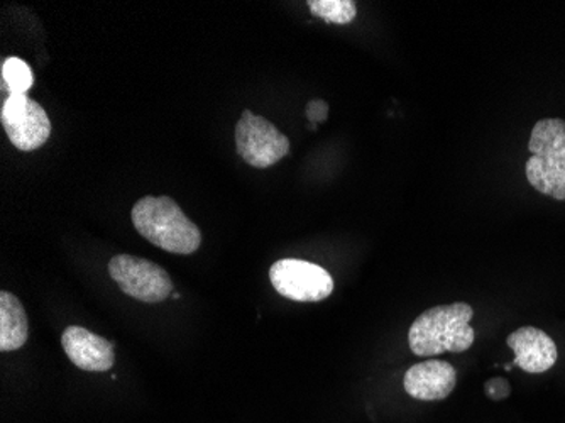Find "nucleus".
Returning a JSON list of instances; mask_svg holds the SVG:
<instances>
[{"label": "nucleus", "instance_id": "nucleus-10", "mask_svg": "<svg viewBox=\"0 0 565 423\" xmlns=\"http://www.w3.org/2000/svg\"><path fill=\"white\" fill-rule=\"evenodd\" d=\"M457 373L452 364L439 359L418 362L406 371L403 388L406 393L422 402H439L452 393Z\"/></svg>", "mask_w": 565, "mask_h": 423}, {"label": "nucleus", "instance_id": "nucleus-6", "mask_svg": "<svg viewBox=\"0 0 565 423\" xmlns=\"http://www.w3.org/2000/svg\"><path fill=\"white\" fill-rule=\"evenodd\" d=\"M269 279L281 297L313 304L326 300L333 292V279L319 264L301 260H279L269 269Z\"/></svg>", "mask_w": 565, "mask_h": 423}, {"label": "nucleus", "instance_id": "nucleus-7", "mask_svg": "<svg viewBox=\"0 0 565 423\" xmlns=\"http://www.w3.org/2000/svg\"><path fill=\"white\" fill-rule=\"evenodd\" d=\"M0 123L9 141L21 151L40 149L51 136V120L46 110L28 94L6 98L0 110Z\"/></svg>", "mask_w": 565, "mask_h": 423}, {"label": "nucleus", "instance_id": "nucleus-3", "mask_svg": "<svg viewBox=\"0 0 565 423\" xmlns=\"http://www.w3.org/2000/svg\"><path fill=\"white\" fill-rule=\"evenodd\" d=\"M529 151V183L542 195L565 200V120H539L530 136Z\"/></svg>", "mask_w": 565, "mask_h": 423}, {"label": "nucleus", "instance_id": "nucleus-4", "mask_svg": "<svg viewBox=\"0 0 565 423\" xmlns=\"http://www.w3.org/2000/svg\"><path fill=\"white\" fill-rule=\"evenodd\" d=\"M110 278L127 297L142 304H160L173 294V282L161 266L131 254L114 256L109 263Z\"/></svg>", "mask_w": 565, "mask_h": 423}, {"label": "nucleus", "instance_id": "nucleus-15", "mask_svg": "<svg viewBox=\"0 0 565 423\" xmlns=\"http://www.w3.org/2000/svg\"><path fill=\"white\" fill-rule=\"evenodd\" d=\"M307 117L312 123V126H317V124L326 123L327 117H329V105H327L326 101H317L308 102L307 105Z\"/></svg>", "mask_w": 565, "mask_h": 423}, {"label": "nucleus", "instance_id": "nucleus-5", "mask_svg": "<svg viewBox=\"0 0 565 423\" xmlns=\"http://www.w3.org/2000/svg\"><path fill=\"white\" fill-rule=\"evenodd\" d=\"M236 148L253 168L273 167L290 151V139L265 117L244 110L236 126Z\"/></svg>", "mask_w": 565, "mask_h": 423}, {"label": "nucleus", "instance_id": "nucleus-13", "mask_svg": "<svg viewBox=\"0 0 565 423\" xmlns=\"http://www.w3.org/2000/svg\"><path fill=\"white\" fill-rule=\"evenodd\" d=\"M2 82L9 95H25L34 84L33 70L21 59H8L2 63Z\"/></svg>", "mask_w": 565, "mask_h": 423}, {"label": "nucleus", "instance_id": "nucleus-12", "mask_svg": "<svg viewBox=\"0 0 565 423\" xmlns=\"http://www.w3.org/2000/svg\"><path fill=\"white\" fill-rule=\"evenodd\" d=\"M308 9L312 15L330 24H351L358 15V8L352 0H310Z\"/></svg>", "mask_w": 565, "mask_h": 423}, {"label": "nucleus", "instance_id": "nucleus-11", "mask_svg": "<svg viewBox=\"0 0 565 423\" xmlns=\"http://www.w3.org/2000/svg\"><path fill=\"white\" fill-rule=\"evenodd\" d=\"M30 326L24 307L15 295L0 294V351H18L28 342Z\"/></svg>", "mask_w": 565, "mask_h": 423}, {"label": "nucleus", "instance_id": "nucleus-9", "mask_svg": "<svg viewBox=\"0 0 565 423\" xmlns=\"http://www.w3.org/2000/svg\"><path fill=\"white\" fill-rule=\"evenodd\" d=\"M508 348L515 352V361L507 369L522 368L525 373L542 374L554 368L558 352L554 339L536 327H522L508 336Z\"/></svg>", "mask_w": 565, "mask_h": 423}, {"label": "nucleus", "instance_id": "nucleus-2", "mask_svg": "<svg viewBox=\"0 0 565 423\" xmlns=\"http://www.w3.org/2000/svg\"><path fill=\"white\" fill-rule=\"evenodd\" d=\"M136 231L149 243L173 254H192L202 244V232L170 197H145L131 210Z\"/></svg>", "mask_w": 565, "mask_h": 423}, {"label": "nucleus", "instance_id": "nucleus-1", "mask_svg": "<svg viewBox=\"0 0 565 423\" xmlns=\"http://www.w3.org/2000/svg\"><path fill=\"white\" fill-rule=\"evenodd\" d=\"M472 317L471 305L462 302L428 308L409 327V349L420 358L468 351L475 343Z\"/></svg>", "mask_w": 565, "mask_h": 423}, {"label": "nucleus", "instance_id": "nucleus-14", "mask_svg": "<svg viewBox=\"0 0 565 423\" xmlns=\"http://www.w3.org/2000/svg\"><path fill=\"white\" fill-rule=\"evenodd\" d=\"M484 391L491 400L500 402L510 396L511 387L504 378H493V380L486 381Z\"/></svg>", "mask_w": 565, "mask_h": 423}, {"label": "nucleus", "instance_id": "nucleus-8", "mask_svg": "<svg viewBox=\"0 0 565 423\" xmlns=\"http://www.w3.org/2000/svg\"><path fill=\"white\" fill-rule=\"evenodd\" d=\"M62 346L70 361L90 373H106L116 362L114 343L84 327H66Z\"/></svg>", "mask_w": 565, "mask_h": 423}]
</instances>
